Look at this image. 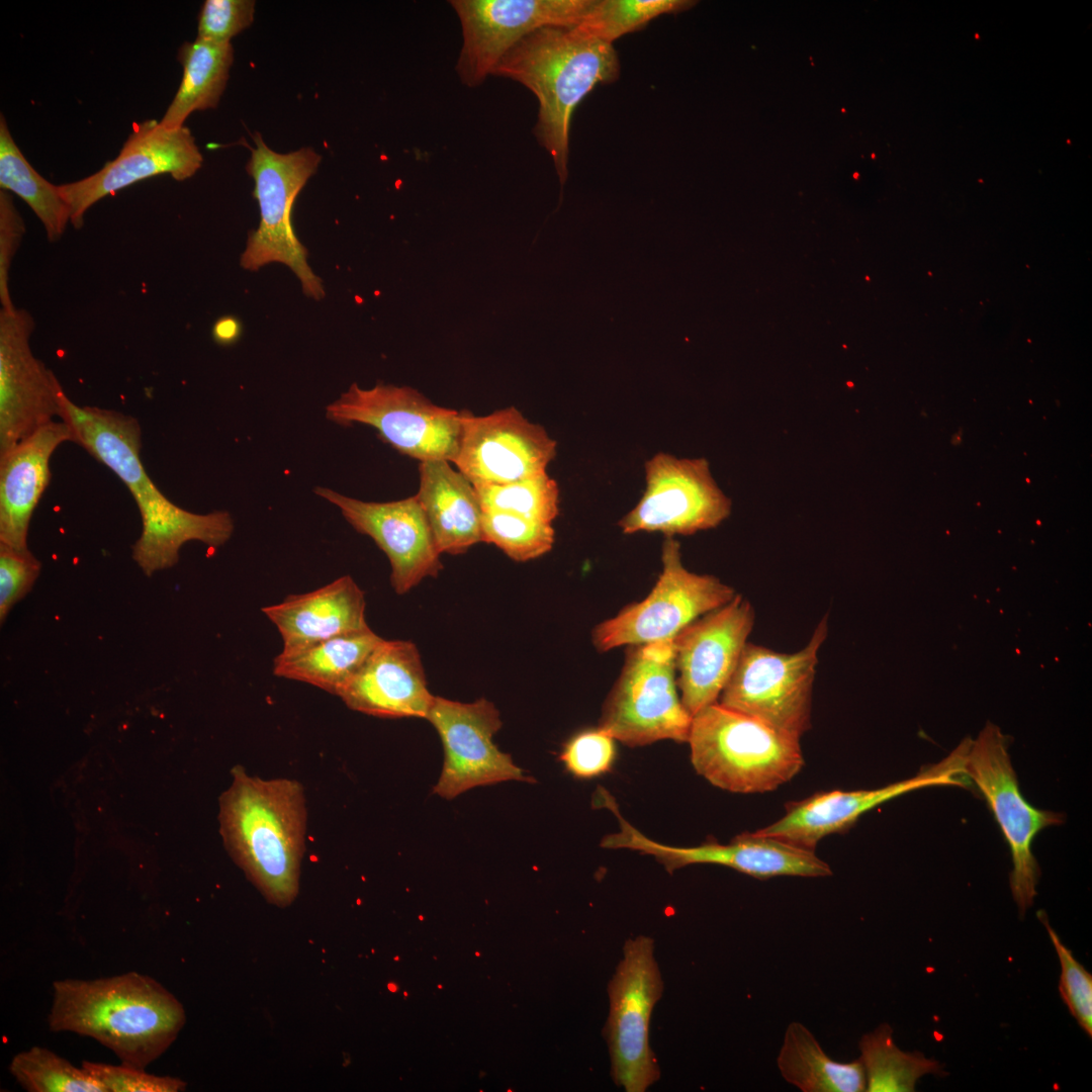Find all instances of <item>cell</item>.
Here are the masks:
<instances>
[{"label":"cell","instance_id":"23","mask_svg":"<svg viewBox=\"0 0 1092 1092\" xmlns=\"http://www.w3.org/2000/svg\"><path fill=\"white\" fill-rule=\"evenodd\" d=\"M68 441L69 427L53 421L0 455V544L28 549L30 519L51 478V456Z\"/></svg>","mask_w":1092,"mask_h":1092},{"label":"cell","instance_id":"39","mask_svg":"<svg viewBox=\"0 0 1092 1092\" xmlns=\"http://www.w3.org/2000/svg\"><path fill=\"white\" fill-rule=\"evenodd\" d=\"M254 13L253 0H206L198 16L196 38L230 43L234 36L252 24Z\"/></svg>","mask_w":1092,"mask_h":1092},{"label":"cell","instance_id":"42","mask_svg":"<svg viewBox=\"0 0 1092 1092\" xmlns=\"http://www.w3.org/2000/svg\"><path fill=\"white\" fill-rule=\"evenodd\" d=\"M25 232L24 221L9 191L0 190V301L2 309L14 304L9 291V271Z\"/></svg>","mask_w":1092,"mask_h":1092},{"label":"cell","instance_id":"37","mask_svg":"<svg viewBox=\"0 0 1092 1092\" xmlns=\"http://www.w3.org/2000/svg\"><path fill=\"white\" fill-rule=\"evenodd\" d=\"M1036 915L1044 925L1061 964L1060 995L1078 1024L1091 1037L1092 976L1075 959L1072 950L1062 942L1057 932L1050 925L1044 911L1040 910Z\"/></svg>","mask_w":1092,"mask_h":1092},{"label":"cell","instance_id":"32","mask_svg":"<svg viewBox=\"0 0 1092 1092\" xmlns=\"http://www.w3.org/2000/svg\"><path fill=\"white\" fill-rule=\"evenodd\" d=\"M858 1046V1059L866 1075V1091L869 1092H912L922 1076L945 1074L937 1061L921 1053L900 1050L893 1039V1029L887 1023L866 1033Z\"/></svg>","mask_w":1092,"mask_h":1092},{"label":"cell","instance_id":"2","mask_svg":"<svg viewBox=\"0 0 1092 1092\" xmlns=\"http://www.w3.org/2000/svg\"><path fill=\"white\" fill-rule=\"evenodd\" d=\"M220 799V829L228 850L272 904L297 896L305 847L303 787L290 779H261L242 766Z\"/></svg>","mask_w":1092,"mask_h":1092},{"label":"cell","instance_id":"12","mask_svg":"<svg viewBox=\"0 0 1092 1092\" xmlns=\"http://www.w3.org/2000/svg\"><path fill=\"white\" fill-rule=\"evenodd\" d=\"M645 484L637 505L618 522L624 534L692 535L717 527L731 513L705 458L659 452L645 462Z\"/></svg>","mask_w":1092,"mask_h":1092},{"label":"cell","instance_id":"10","mask_svg":"<svg viewBox=\"0 0 1092 1092\" xmlns=\"http://www.w3.org/2000/svg\"><path fill=\"white\" fill-rule=\"evenodd\" d=\"M662 992L653 939L645 935L628 939L608 985L610 1011L605 1028L611 1074L626 1092H644L659 1079L649 1031Z\"/></svg>","mask_w":1092,"mask_h":1092},{"label":"cell","instance_id":"9","mask_svg":"<svg viewBox=\"0 0 1092 1092\" xmlns=\"http://www.w3.org/2000/svg\"><path fill=\"white\" fill-rule=\"evenodd\" d=\"M661 564L658 579L644 600L624 607L595 626L590 637L599 652L672 639L689 624L737 595L714 575L688 570L680 545L672 537L662 543Z\"/></svg>","mask_w":1092,"mask_h":1092},{"label":"cell","instance_id":"6","mask_svg":"<svg viewBox=\"0 0 1092 1092\" xmlns=\"http://www.w3.org/2000/svg\"><path fill=\"white\" fill-rule=\"evenodd\" d=\"M672 639L628 646L599 720L615 740L631 747L688 741L693 716L678 694Z\"/></svg>","mask_w":1092,"mask_h":1092},{"label":"cell","instance_id":"25","mask_svg":"<svg viewBox=\"0 0 1092 1092\" xmlns=\"http://www.w3.org/2000/svg\"><path fill=\"white\" fill-rule=\"evenodd\" d=\"M142 533L132 546V559L148 576L174 566L179 550L189 541L210 547L226 543L234 532V520L226 511L195 514L168 499L157 488L136 502Z\"/></svg>","mask_w":1092,"mask_h":1092},{"label":"cell","instance_id":"24","mask_svg":"<svg viewBox=\"0 0 1092 1092\" xmlns=\"http://www.w3.org/2000/svg\"><path fill=\"white\" fill-rule=\"evenodd\" d=\"M365 596L350 575L309 593L291 595L262 612L276 626L283 653L301 650L314 643L364 630Z\"/></svg>","mask_w":1092,"mask_h":1092},{"label":"cell","instance_id":"35","mask_svg":"<svg viewBox=\"0 0 1092 1092\" xmlns=\"http://www.w3.org/2000/svg\"><path fill=\"white\" fill-rule=\"evenodd\" d=\"M483 512H505L552 523L559 488L547 472L505 484H473Z\"/></svg>","mask_w":1092,"mask_h":1092},{"label":"cell","instance_id":"5","mask_svg":"<svg viewBox=\"0 0 1092 1092\" xmlns=\"http://www.w3.org/2000/svg\"><path fill=\"white\" fill-rule=\"evenodd\" d=\"M254 142L246 169L254 180L260 223L249 234L240 264L250 271L270 263L284 264L300 281L303 293L320 300L325 296L323 281L308 265L307 251L291 224V210L322 158L310 148L279 154L259 133L254 135Z\"/></svg>","mask_w":1092,"mask_h":1092},{"label":"cell","instance_id":"43","mask_svg":"<svg viewBox=\"0 0 1092 1092\" xmlns=\"http://www.w3.org/2000/svg\"><path fill=\"white\" fill-rule=\"evenodd\" d=\"M242 334L241 322L232 315L218 318L212 327L213 340L219 345H231L238 341Z\"/></svg>","mask_w":1092,"mask_h":1092},{"label":"cell","instance_id":"11","mask_svg":"<svg viewBox=\"0 0 1092 1092\" xmlns=\"http://www.w3.org/2000/svg\"><path fill=\"white\" fill-rule=\"evenodd\" d=\"M326 417L342 426H371L395 450L420 462H453L462 432V412L436 405L408 386L379 383L364 389L353 383L326 407Z\"/></svg>","mask_w":1092,"mask_h":1092},{"label":"cell","instance_id":"16","mask_svg":"<svg viewBox=\"0 0 1092 1092\" xmlns=\"http://www.w3.org/2000/svg\"><path fill=\"white\" fill-rule=\"evenodd\" d=\"M969 743L970 738L965 739L941 761L882 788L833 790L790 802L783 817L756 832L815 850L822 838L849 830L864 813L906 793L934 786L968 788L971 783L964 774V764Z\"/></svg>","mask_w":1092,"mask_h":1092},{"label":"cell","instance_id":"31","mask_svg":"<svg viewBox=\"0 0 1092 1092\" xmlns=\"http://www.w3.org/2000/svg\"><path fill=\"white\" fill-rule=\"evenodd\" d=\"M0 188L24 200L41 221L50 242L59 241L71 223V210L55 185L36 172L0 117Z\"/></svg>","mask_w":1092,"mask_h":1092},{"label":"cell","instance_id":"15","mask_svg":"<svg viewBox=\"0 0 1092 1092\" xmlns=\"http://www.w3.org/2000/svg\"><path fill=\"white\" fill-rule=\"evenodd\" d=\"M437 730L444 763L434 793L445 799L480 786L506 781L532 782L510 754L493 743L500 729L499 712L486 699L461 703L435 697L426 717Z\"/></svg>","mask_w":1092,"mask_h":1092},{"label":"cell","instance_id":"3","mask_svg":"<svg viewBox=\"0 0 1092 1092\" xmlns=\"http://www.w3.org/2000/svg\"><path fill=\"white\" fill-rule=\"evenodd\" d=\"M527 87L539 103L534 133L548 152L561 186L568 177L570 120L577 104L599 84L615 82L620 62L613 44L573 26H545L518 41L492 74Z\"/></svg>","mask_w":1092,"mask_h":1092},{"label":"cell","instance_id":"17","mask_svg":"<svg viewBox=\"0 0 1092 1092\" xmlns=\"http://www.w3.org/2000/svg\"><path fill=\"white\" fill-rule=\"evenodd\" d=\"M202 154L190 129L169 128L156 119L135 124L118 155L98 172L59 185L71 210V224L80 229L87 210L102 198L139 181L169 174L177 181L192 177Z\"/></svg>","mask_w":1092,"mask_h":1092},{"label":"cell","instance_id":"20","mask_svg":"<svg viewBox=\"0 0 1092 1092\" xmlns=\"http://www.w3.org/2000/svg\"><path fill=\"white\" fill-rule=\"evenodd\" d=\"M453 463L472 484H505L546 472L556 442L514 406L484 417L462 411Z\"/></svg>","mask_w":1092,"mask_h":1092},{"label":"cell","instance_id":"22","mask_svg":"<svg viewBox=\"0 0 1092 1092\" xmlns=\"http://www.w3.org/2000/svg\"><path fill=\"white\" fill-rule=\"evenodd\" d=\"M337 696L357 712L381 718L427 717L434 702L417 646L382 639Z\"/></svg>","mask_w":1092,"mask_h":1092},{"label":"cell","instance_id":"18","mask_svg":"<svg viewBox=\"0 0 1092 1092\" xmlns=\"http://www.w3.org/2000/svg\"><path fill=\"white\" fill-rule=\"evenodd\" d=\"M754 622V608L737 594L673 637L676 685L692 716L718 701L748 643Z\"/></svg>","mask_w":1092,"mask_h":1092},{"label":"cell","instance_id":"36","mask_svg":"<svg viewBox=\"0 0 1092 1092\" xmlns=\"http://www.w3.org/2000/svg\"><path fill=\"white\" fill-rule=\"evenodd\" d=\"M552 523L505 512H483L482 541L492 543L515 561L538 558L552 549Z\"/></svg>","mask_w":1092,"mask_h":1092},{"label":"cell","instance_id":"4","mask_svg":"<svg viewBox=\"0 0 1092 1092\" xmlns=\"http://www.w3.org/2000/svg\"><path fill=\"white\" fill-rule=\"evenodd\" d=\"M687 742L696 771L732 793L774 791L804 765L800 740L718 702L693 716Z\"/></svg>","mask_w":1092,"mask_h":1092},{"label":"cell","instance_id":"14","mask_svg":"<svg viewBox=\"0 0 1092 1092\" xmlns=\"http://www.w3.org/2000/svg\"><path fill=\"white\" fill-rule=\"evenodd\" d=\"M594 0H452L462 28L455 70L465 86L477 87L518 41L545 26H573Z\"/></svg>","mask_w":1092,"mask_h":1092},{"label":"cell","instance_id":"44","mask_svg":"<svg viewBox=\"0 0 1092 1092\" xmlns=\"http://www.w3.org/2000/svg\"><path fill=\"white\" fill-rule=\"evenodd\" d=\"M388 989H389V990H390L391 992H395L397 988H396V986H395L394 984L390 983V984L388 985Z\"/></svg>","mask_w":1092,"mask_h":1092},{"label":"cell","instance_id":"30","mask_svg":"<svg viewBox=\"0 0 1092 1092\" xmlns=\"http://www.w3.org/2000/svg\"><path fill=\"white\" fill-rule=\"evenodd\" d=\"M183 67L180 86L160 123L169 128L184 126L194 111L216 108L229 80L234 61L232 43H215L196 38L184 42L178 52Z\"/></svg>","mask_w":1092,"mask_h":1092},{"label":"cell","instance_id":"21","mask_svg":"<svg viewBox=\"0 0 1092 1092\" xmlns=\"http://www.w3.org/2000/svg\"><path fill=\"white\" fill-rule=\"evenodd\" d=\"M314 493L340 509L345 520L367 535L386 554L391 566L390 582L403 595L442 569L431 528L416 495L400 500L363 502L317 486Z\"/></svg>","mask_w":1092,"mask_h":1092},{"label":"cell","instance_id":"26","mask_svg":"<svg viewBox=\"0 0 1092 1092\" xmlns=\"http://www.w3.org/2000/svg\"><path fill=\"white\" fill-rule=\"evenodd\" d=\"M61 420L74 443L82 446L124 483L134 502L157 488L141 459L142 429L136 419L96 406H80L65 393L60 397Z\"/></svg>","mask_w":1092,"mask_h":1092},{"label":"cell","instance_id":"38","mask_svg":"<svg viewBox=\"0 0 1092 1092\" xmlns=\"http://www.w3.org/2000/svg\"><path fill=\"white\" fill-rule=\"evenodd\" d=\"M615 757V739L599 727L573 735L559 755L566 770L578 779H590L607 772Z\"/></svg>","mask_w":1092,"mask_h":1092},{"label":"cell","instance_id":"13","mask_svg":"<svg viewBox=\"0 0 1092 1092\" xmlns=\"http://www.w3.org/2000/svg\"><path fill=\"white\" fill-rule=\"evenodd\" d=\"M619 820V831L604 836L601 846L627 848L655 857L670 874L691 864H720L750 877L766 880L774 877L823 878L832 875L827 862L815 850L780 838L745 832L727 844L705 842L697 846L677 847L656 842L627 822L619 812L614 798L602 801Z\"/></svg>","mask_w":1092,"mask_h":1092},{"label":"cell","instance_id":"29","mask_svg":"<svg viewBox=\"0 0 1092 1092\" xmlns=\"http://www.w3.org/2000/svg\"><path fill=\"white\" fill-rule=\"evenodd\" d=\"M783 1078L803 1092L866 1091L859 1059L848 1063L831 1059L814 1034L800 1022L788 1025L777 1058Z\"/></svg>","mask_w":1092,"mask_h":1092},{"label":"cell","instance_id":"1","mask_svg":"<svg viewBox=\"0 0 1092 1092\" xmlns=\"http://www.w3.org/2000/svg\"><path fill=\"white\" fill-rule=\"evenodd\" d=\"M48 1022L54 1032L91 1037L122 1064L145 1069L176 1039L185 1012L158 981L129 972L95 980L55 981Z\"/></svg>","mask_w":1092,"mask_h":1092},{"label":"cell","instance_id":"27","mask_svg":"<svg viewBox=\"0 0 1092 1092\" xmlns=\"http://www.w3.org/2000/svg\"><path fill=\"white\" fill-rule=\"evenodd\" d=\"M416 494L440 553L460 554L482 541V515L473 484L446 460L420 462Z\"/></svg>","mask_w":1092,"mask_h":1092},{"label":"cell","instance_id":"41","mask_svg":"<svg viewBox=\"0 0 1092 1092\" xmlns=\"http://www.w3.org/2000/svg\"><path fill=\"white\" fill-rule=\"evenodd\" d=\"M41 564L29 549L0 544V621H5L12 607L34 584Z\"/></svg>","mask_w":1092,"mask_h":1092},{"label":"cell","instance_id":"7","mask_svg":"<svg viewBox=\"0 0 1092 1092\" xmlns=\"http://www.w3.org/2000/svg\"><path fill=\"white\" fill-rule=\"evenodd\" d=\"M828 635V617L808 643L793 653L747 643L718 703L800 740L811 728L818 653Z\"/></svg>","mask_w":1092,"mask_h":1092},{"label":"cell","instance_id":"33","mask_svg":"<svg viewBox=\"0 0 1092 1092\" xmlns=\"http://www.w3.org/2000/svg\"><path fill=\"white\" fill-rule=\"evenodd\" d=\"M694 4L689 0H594L574 27L587 37L613 44L617 38L643 28L656 17L682 12Z\"/></svg>","mask_w":1092,"mask_h":1092},{"label":"cell","instance_id":"19","mask_svg":"<svg viewBox=\"0 0 1092 1092\" xmlns=\"http://www.w3.org/2000/svg\"><path fill=\"white\" fill-rule=\"evenodd\" d=\"M35 323L23 308L0 311V455L60 416V381L30 347Z\"/></svg>","mask_w":1092,"mask_h":1092},{"label":"cell","instance_id":"28","mask_svg":"<svg viewBox=\"0 0 1092 1092\" xmlns=\"http://www.w3.org/2000/svg\"><path fill=\"white\" fill-rule=\"evenodd\" d=\"M382 639L369 627L336 636L295 652H280L272 670L276 676L306 682L337 696Z\"/></svg>","mask_w":1092,"mask_h":1092},{"label":"cell","instance_id":"34","mask_svg":"<svg viewBox=\"0 0 1092 1092\" xmlns=\"http://www.w3.org/2000/svg\"><path fill=\"white\" fill-rule=\"evenodd\" d=\"M9 1071L29 1092H106L82 1066L77 1068L41 1046H32L14 1056Z\"/></svg>","mask_w":1092,"mask_h":1092},{"label":"cell","instance_id":"40","mask_svg":"<svg viewBox=\"0 0 1092 1092\" xmlns=\"http://www.w3.org/2000/svg\"><path fill=\"white\" fill-rule=\"evenodd\" d=\"M82 1067L106 1092H178L186 1083L178 1078L149 1074L130 1065H110L84 1061Z\"/></svg>","mask_w":1092,"mask_h":1092},{"label":"cell","instance_id":"8","mask_svg":"<svg viewBox=\"0 0 1092 1092\" xmlns=\"http://www.w3.org/2000/svg\"><path fill=\"white\" fill-rule=\"evenodd\" d=\"M964 774L983 795L1008 843L1013 863L1010 889L1022 917L1033 904L1040 876L1033 840L1042 829L1063 824L1065 815L1037 809L1024 799L1008 753V738L991 724L970 741Z\"/></svg>","mask_w":1092,"mask_h":1092}]
</instances>
